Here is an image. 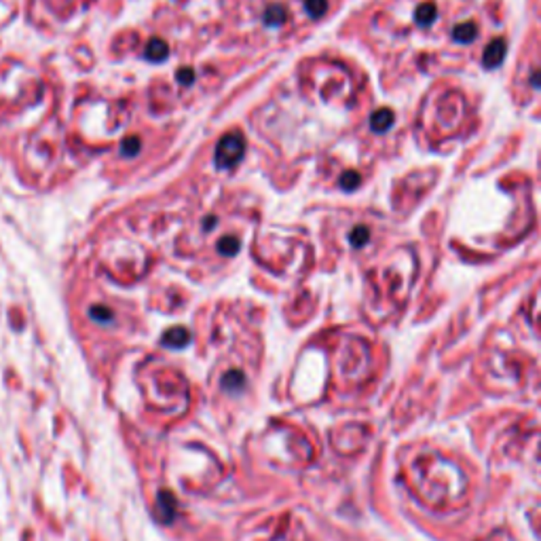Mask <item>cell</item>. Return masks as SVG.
Returning a JSON list of instances; mask_svg holds the SVG:
<instances>
[{"label":"cell","instance_id":"obj_4","mask_svg":"<svg viewBox=\"0 0 541 541\" xmlns=\"http://www.w3.org/2000/svg\"><path fill=\"white\" fill-rule=\"evenodd\" d=\"M286 9L282 7V5H273V7H268L266 9V13H264V22H266V26H270V28H275V26H282L284 22H286Z\"/></svg>","mask_w":541,"mask_h":541},{"label":"cell","instance_id":"obj_10","mask_svg":"<svg viewBox=\"0 0 541 541\" xmlns=\"http://www.w3.org/2000/svg\"><path fill=\"white\" fill-rule=\"evenodd\" d=\"M389 123H391V112H387V110H381V112H377V114L372 117L375 129H385Z\"/></svg>","mask_w":541,"mask_h":541},{"label":"cell","instance_id":"obj_6","mask_svg":"<svg viewBox=\"0 0 541 541\" xmlns=\"http://www.w3.org/2000/svg\"><path fill=\"white\" fill-rule=\"evenodd\" d=\"M222 387L227 389V391H237V389H241V387H243V375L237 372V370L229 372L227 377L222 379Z\"/></svg>","mask_w":541,"mask_h":541},{"label":"cell","instance_id":"obj_8","mask_svg":"<svg viewBox=\"0 0 541 541\" xmlns=\"http://www.w3.org/2000/svg\"><path fill=\"white\" fill-rule=\"evenodd\" d=\"M307 11L313 17H320L326 11V0H307Z\"/></svg>","mask_w":541,"mask_h":541},{"label":"cell","instance_id":"obj_5","mask_svg":"<svg viewBox=\"0 0 541 541\" xmlns=\"http://www.w3.org/2000/svg\"><path fill=\"white\" fill-rule=\"evenodd\" d=\"M239 239L237 237H224L218 241V252L224 254V256H235L239 252Z\"/></svg>","mask_w":541,"mask_h":541},{"label":"cell","instance_id":"obj_7","mask_svg":"<svg viewBox=\"0 0 541 541\" xmlns=\"http://www.w3.org/2000/svg\"><path fill=\"white\" fill-rule=\"evenodd\" d=\"M121 153L127 155V157H135L140 153V138H135V135H131V138L123 140L121 144Z\"/></svg>","mask_w":541,"mask_h":541},{"label":"cell","instance_id":"obj_3","mask_svg":"<svg viewBox=\"0 0 541 541\" xmlns=\"http://www.w3.org/2000/svg\"><path fill=\"white\" fill-rule=\"evenodd\" d=\"M169 55V47L167 42L161 40V38H151L148 44H146V58L151 62H163L165 58Z\"/></svg>","mask_w":541,"mask_h":541},{"label":"cell","instance_id":"obj_1","mask_svg":"<svg viewBox=\"0 0 541 541\" xmlns=\"http://www.w3.org/2000/svg\"><path fill=\"white\" fill-rule=\"evenodd\" d=\"M246 155V142L239 133H227L222 135L218 146H216V155H214V161H216V167L220 169H229V167H235Z\"/></svg>","mask_w":541,"mask_h":541},{"label":"cell","instance_id":"obj_11","mask_svg":"<svg viewBox=\"0 0 541 541\" xmlns=\"http://www.w3.org/2000/svg\"><path fill=\"white\" fill-rule=\"evenodd\" d=\"M178 80L182 83V85H191V83L195 80V70H191V68L178 70Z\"/></svg>","mask_w":541,"mask_h":541},{"label":"cell","instance_id":"obj_12","mask_svg":"<svg viewBox=\"0 0 541 541\" xmlns=\"http://www.w3.org/2000/svg\"><path fill=\"white\" fill-rule=\"evenodd\" d=\"M357 173H353V171H349V173H345L343 175V180H341V184H343V189H355L357 187Z\"/></svg>","mask_w":541,"mask_h":541},{"label":"cell","instance_id":"obj_2","mask_svg":"<svg viewBox=\"0 0 541 541\" xmlns=\"http://www.w3.org/2000/svg\"><path fill=\"white\" fill-rule=\"evenodd\" d=\"M191 341V334L184 328H171L163 334V345L169 349H182Z\"/></svg>","mask_w":541,"mask_h":541},{"label":"cell","instance_id":"obj_9","mask_svg":"<svg viewBox=\"0 0 541 541\" xmlns=\"http://www.w3.org/2000/svg\"><path fill=\"white\" fill-rule=\"evenodd\" d=\"M89 313H92L94 320H98V322H102V324H108V322L112 320V311L106 309V307H94Z\"/></svg>","mask_w":541,"mask_h":541}]
</instances>
